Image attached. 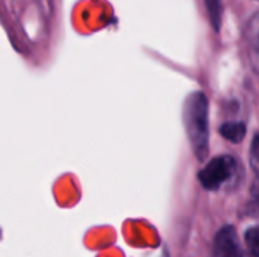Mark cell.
Instances as JSON below:
<instances>
[{"label":"cell","mask_w":259,"mask_h":257,"mask_svg":"<svg viewBox=\"0 0 259 257\" xmlns=\"http://www.w3.org/2000/svg\"><path fill=\"white\" fill-rule=\"evenodd\" d=\"M208 109H209L208 98L200 91L188 95L184 103L185 130L193 145L194 155L199 161H203L208 156V145H209Z\"/></svg>","instance_id":"cell-1"},{"label":"cell","mask_w":259,"mask_h":257,"mask_svg":"<svg viewBox=\"0 0 259 257\" xmlns=\"http://www.w3.org/2000/svg\"><path fill=\"white\" fill-rule=\"evenodd\" d=\"M240 171V165L235 158L225 155L211 159L199 173V182L208 191H217L232 182Z\"/></svg>","instance_id":"cell-2"},{"label":"cell","mask_w":259,"mask_h":257,"mask_svg":"<svg viewBox=\"0 0 259 257\" xmlns=\"http://www.w3.org/2000/svg\"><path fill=\"white\" fill-rule=\"evenodd\" d=\"M212 257H243L237 230L232 226L222 227L215 235Z\"/></svg>","instance_id":"cell-3"},{"label":"cell","mask_w":259,"mask_h":257,"mask_svg":"<svg viewBox=\"0 0 259 257\" xmlns=\"http://www.w3.org/2000/svg\"><path fill=\"white\" fill-rule=\"evenodd\" d=\"M219 132H220V135H222L226 141L238 144V142H241V141L246 138L247 129H246V124H244V123H238V121H237V123H225V124L219 129Z\"/></svg>","instance_id":"cell-4"},{"label":"cell","mask_w":259,"mask_h":257,"mask_svg":"<svg viewBox=\"0 0 259 257\" xmlns=\"http://www.w3.org/2000/svg\"><path fill=\"white\" fill-rule=\"evenodd\" d=\"M205 6H206V11H208L211 26L214 27L215 32H219L220 26H222V18H223L222 0H205Z\"/></svg>","instance_id":"cell-5"},{"label":"cell","mask_w":259,"mask_h":257,"mask_svg":"<svg viewBox=\"0 0 259 257\" xmlns=\"http://www.w3.org/2000/svg\"><path fill=\"white\" fill-rule=\"evenodd\" d=\"M249 30H250V36L249 39L252 41V50H250V56H252V64L253 68L256 70V61H258V12L252 17V20L249 21Z\"/></svg>","instance_id":"cell-6"},{"label":"cell","mask_w":259,"mask_h":257,"mask_svg":"<svg viewBox=\"0 0 259 257\" xmlns=\"http://www.w3.org/2000/svg\"><path fill=\"white\" fill-rule=\"evenodd\" d=\"M246 244L252 257H258V229L252 227L246 232Z\"/></svg>","instance_id":"cell-7"},{"label":"cell","mask_w":259,"mask_h":257,"mask_svg":"<svg viewBox=\"0 0 259 257\" xmlns=\"http://www.w3.org/2000/svg\"><path fill=\"white\" fill-rule=\"evenodd\" d=\"M259 135L255 133L253 139H252V145H250V167L253 170L255 174H258V165H259Z\"/></svg>","instance_id":"cell-8"}]
</instances>
